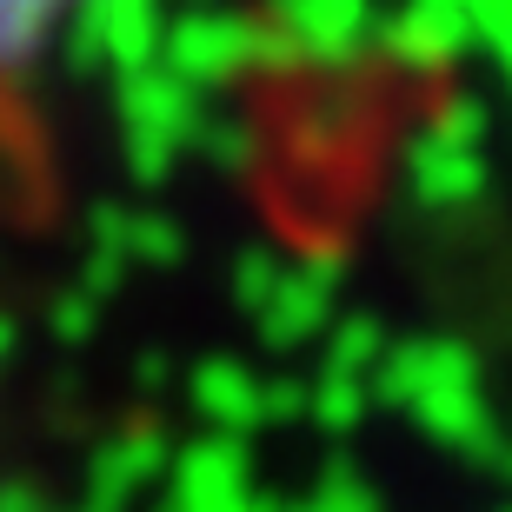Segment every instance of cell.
Wrapping results in <instances>:
<instances>
[{
    "mask_svg": "<svg viewBox=\"0 0 512 512\" xmlns=\"http://www.w3.org/2000/svg\"><path fill=\"white\" fill-rule=\"evenodd\" d=\"M67 7H74V0H0V87L54 40Z\"/></svg>",
    "mask_w": 512,
    "mask_h": 512,
    "instance_id": "cell-1",
    "label": "cell"
}]
</instances>
